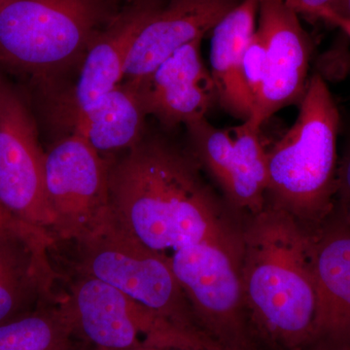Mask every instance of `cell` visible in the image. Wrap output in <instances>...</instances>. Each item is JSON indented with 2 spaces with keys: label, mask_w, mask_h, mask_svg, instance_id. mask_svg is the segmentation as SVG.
<instances>
[{
  "label": "cell",
  "mask_w": 350,
  "mask_h": 350,
  "mask_svg": "<svg viewBox=\"0 0 350 350\" xmlns=\"http://www.w3.org/2000/svg\"><path fill=\"white\" fill-rule=\"evenodd\" d=\"M109 191L115 221L151 250L243 243V232L202 179L194 157L165 138L145 135L109 163Z\"/></svg>",
  "instance_id": "obj_1"
},
{
  "label": "cell",
  "mask_w": 350,
  "mask_h": 350,
  "mask_svg": "<svg viewBox=\"0 0 350 350\" xmlns=\"http://www.w3.org/2000/svg\"><path fill=\"white\" fill-rule=\"evenodd\" d=\"M241 283L255 330L283 350H301L315 336L317 298L310 231L267 204L243 231Z\"/></svg>",
  "instance_id": "obj_2"
},
{
  "label": "cell",
  "mask_w": 350,
  "mask_h": 350,
  "mask_svg": "<svg viewBox=\"0 0 350 350\" xmlns=\"http://www.w3.org/2000/svg\"><path fill=\"white\" fill-rule=\"evenodd\" d=\"M299 108L293 126L267 154L266 202L315 228L335 206L340 159V115L319 72L310 76Z\"/></svg>",
  "instance_id": "obj_3"
},
{
  "label": "cell",
  "mask_w": 350,
  "mask_h": 350,
  "mask_svg": "<svg viewBox=\"0 0 350 350\" xmlns=\"http://www.w3.org/2000/svg\"><path fill=\"white\" fill-rule=\"evenodd\" d=\"M112 17L105 0H10L0 10V62L51 81L80 66Z\"/></svg>",
  "instance_id": "obj_4"
},
{
  "label": "cell",
  "mask_w": 350,
  "mask_h": 350,
  "mask_svg": "<svg viewBox=\"0 0 350 350\" xmlns=\"http://www.w3.org/2000/svg\"><path fill=\"white\" fill-rule=\"evenodd\" d=\"M77 246L80 273L112 285L179 328L211 340L182 290L169 255L133 238L113 215Z\"/></svg>",
  "instance_id": "obj_5"
},
{
  "label": "cell",
  "mask_w": 350,
  "mask_h": 350,
  "mask_svg": "<svg viewBox=\"0 0 350 350\" xmlns=\"http://www.w3.org/2000/svg\"><path fill=\"white\" fill-rule=\"evenodd\" d=\"M61 303L75 338H81L94 349L126 350L140 345L170 350L204 349L198 336L87 273L79 271Z\"/></svg>",
  "instance_id": "obj_6"
},
{
  "label": "cell",
  "mask_w": 350,
  "mask_h": 350,
  "mask_svg": "<svg viewBox=\"0 0 350 350\" xmlns=\"http://www.w3.org/2000/svg\"><path fill=\"white\" fill-rule=\"evenodd\" d=\"M241 245L200 243L174 251L179 284L207 336L224 350H252L241 283Z\"/></svg>",
  "instance_id": "obj_7"
},
{
  "label": "cell",
  "mask_w": 350,
  "mask_h": 350,
  "mask_svg": "<svg viewBox=\"0 0 350 350\" xmlns=\"http://www.w3.org/2000/svg\"><path fill=\"white\" fill-rule=\"evenodd\" d=\"M44 172L53 239L79 243L112 217L109 162L84 138L69 133L55 142Z\"/></svg>",
  "instance_id": "obj_8"
},
{
  "label": "cell",
  "mask_w": 350,
  "mask_h": 350,
  "mask_svg": "<svg viewBox=\"0 0 350 350\" xmlns=\"http://www.w3.org/2000/svg\"><path fill=\"white\" fill-rule=\"evenodd\" d=\"M45 152L25 103L0 88V206L51 234L53 218L45 191ZM52 236V234H51Z\"/></svg>",
  "instance_id": "obj_9"
},
{
  "label": "cell",
  "mask_w": 350,
  "mask_h": 350,
  "mask_svg": "<svg viewBox=\"0 0 350 350\" xmlns=\"http://www.w3.org/2000/svg\"><path fill=\"white\" fill-rule=\"evenodd\" d=\"M257 31L266 47V75L250 120L260 126L300 105L310 81L312 43L299 14L282 0H259Z\"/></svg>",
  "instance_id": "obj_10"
},
{
  "label": "cell",
  "mask_w": 350,
  "mask_h": 350,
  "mask_svg": "<svg viewBox=\"0 0 350 350\" xmlns=\"http://www.w3.org/2000/svg\"><path fill=\"white\" fill-rule=\"evenodd\" d=\"M202 38L186 44L148 75L130 83L147 115L167 129L204 118L218 103L211 70L202 59Z\"/></svg>",
  "instance_id": "obj_11"
},
{
  "label": "cell",
  "mask_w": 350,
  "mask_h": 350,
  "mask_svg": "<svg viewBox=\"0 0 350 350\" xmlns=\"http://www.w3.org/2000/svg\"><path fill=\"white\" fill-rule=\"evenodd\" d=\"M163 0H133L96 34L79 66L75 86L62 100L64 121L86 111L123 82L139 31Z\"/></svg>",
  "instance_id": "obj_12"
},
{
  "label": "cell",
  "mask_w": 350,
  "mask_h": 350,
  "mask_svg": "<svg viewBox=\"0 0 350 350\" xmlns=\"http://www.w3.org/2000/svg\"><path fill=\"white\" fill-rule=\"evenodd\" d=\"M243 0H170L162 2L139 31L123 82H135L196 39L204 38Z\"/></svg>",
  "instance_id": "obj_13"
},
{
  "label": "cell",
  "mask_w": 350,
  "mask_h": 350,
  "mask_svg": "<svg viewBox=\"0 0 350 350\" xmlns=\"http://www.w3.org/2000/svg\"><path fill=\"white\" fill-rule=\"evenodd\" d=\"M317 290L315 340L350 344V226L332 211L310 231Z\"/></svg>",
  "instance_id": "obj_14"
},
{
  "label": "cell",
  "mask_w": 350,
  "mask_h": 350,
  "mask_svg": "<svg viewBox=\"0 0 350 350\" xmlns=\"http://www.w3.org/2000/svg\"><path fill=\"white\" fill-rule=\"evenodd\" d=\"M51 237L0 234V325L52 301Z\"/></svg>",
  "instance_id": "obj_15"
},
{
  "label": "cell",
  "mask_w": 350,
  "mask_h": 350,
  "mask_svg": "<svg viewBox=\"0 0 350 350\" xmlns=\"http://www.w3.org/2000/svg\"><path fill=\"white\" fill-rule=\"evenodd\" d=\"M258 6L259 0H243L211 31L209 61L218 103L243 122L250 118L254 108L241 78V62L256 31Z\"/></svg>",
  "instance_id": "obj_16"
},
{
  "label": "cell",
  "mask_w": 350,
  "mask_h": 350,
  "mask_svg": "<svg viewBox=\"0 0 350 350\" xmlns=\"http://www.w3.org/2000/svg\"><path fill=\"white\" fill-rule=\"evenodd\" d=\"M135 87L122 82L86 111L66 120L69 133H75L101 156L128 151L145 137V118Z\"/></svg>",
  "instance_id": "obj_17"
},
{
  "label": "cell",
  "mask_w": 350,
  "mask_h": 350,
  "mask_svg": "<svg viewBox=\"0 0 350 350\" xmlns=\"http://www.w3.org/2000/svg\"><path fill=\"white\" fill-rule=\"evenodd\" d=\"M261 128L252 120L234 126V142L217 184L224 202L234 213L250 217L266 206L268 189V150L261 137Z\"/></svg>",
  "instance_id": "obj_18"
},
{
  "label": "cell",
  "mask_w": 350,
  "mask_h": 350,
  "mask_svg": "<svg viewBox=\"0 0 350 350\" xmlns=\"http://www.w3.org/2000/svg\"><path fill=\"white\" fill-rule=\"evenodd\" d=\"M63 304L47 301L33 312L0 325V350H77Z\"/></svg>",
  "instance_id": "obj_19"
},
{
  "label": "cell",
  "mask_w": 350,
  "mask_h": 350,
  "mask_svg": "<svg viewBox=\"0 0 350 350\" xmlns=\"http://www.w3.org/2000/svg\"><path fill=\"white\" fill-rule=\"evenodd\" d=\"M266 75V47L259 32H254L246 45L241 62V78L244 87L253 103V107L261 93ZM254 110V108H253Z\"/></svg>",
  "instance_id": "obj_20"
},
{
  "label": "cell",
  "mask_w": 350,
  "mask_h": 350,
  "mask_svg": "<svg viewBox=\"0 0 350 350\" xmlns=\"http://www.w3.org/2000/svg\"><path fill=\"white\" fill-rule=\"evenodd\" d=\"M334 213L350 226V139L338 159L337 191Z\"/></svg>",
  "instance_id": "obj_21"
},
{
  "label": "cell",
  "mask_w": 350,
  "mask_h": 350,
  "mask_svg": "<svg viewBox=\"0 0 350 350\" xmlns=\"http://www.w3.org/2000/svg\"><path fill=\"white\" fill-rule=\"evenodd\" d=\"M0 234H17L29 237H51L38 228L25 224L0 206Z\"/></svg>",
  "instance_id": "obj_22"
},
{
  "label": "cell",
  "mask_w": 350,
  "mask_h": 350,
  "mask_svg": "<svg viewBox=\"0 0 350 350\" xmlns=\"http://www.w3.org/2000/svg\"><path fill=\"white\" fill-rule=\"evenodd\" d=\"M288 6L300 15L317 19L320 13L329 10L335 5L338 0H282Z\"/></svg>",
  "instance_id": "obj_23"
},
{
  "label": "cell",
  "mask_w": 350,
  "mask_h": 350,
  "mask_svg": "<svg viewBox=\"0 0 350 350\" xmlns=\"http://www.w3.org/2000/svg\"><path fill=\"white\" fill-rule=\"evenodd\" d=\"M317 19L324 21V22L338 27L342 32L345 38H349L350 40V20L340 17V16L336 15V14L332 13L331 11L328 10L322 11Z\"/></svg>",
  "instance_id": "obj_24"
},
{
  "label": "cell",
  "mask_w": 350,
  "mask_h": 350,
  "mask_svg": "<svg viewBox=\"0 0 350 350\" xmlns=\"http://www.w3.org/2000/svg\"><path fill=\"white\" fill-rule=\"evenodd\" d=\"M301 350H350V344L328 340H315Z\"/></svg>",
  "instance_id": "obj_25"
},
{
  "label": "cell",
  "mask_w": 350,
  "mask_h": 350,
  "mask_svg": "<svg viewBox=\"0 0 350 350\" xmlns=\"http://www.w3.org/2000/svg\"><path fill=\"white\" fill-rule=\"evenodd\" d=\"M328 11L345 19L350 20V0H338L335 5Z\"/></svg>",
  "instance_id": "obj_26"
},
{
  "label": "cell",
  "mask_w": 350,
  "mask_h": 350,
  "mask_svg": "<svg viewBox=\"0 0 350 350\" xmlns=\"http://www.w3.org/2000/svg\"><path fill=\"white\" fill-rule=\"evenodd\" d=\"M81 350H103V349H94V347H89V349H81ZM126 350H170V349H159V347H148V345H140V347H133V349H126Z\"/></svg>",
  "instance_id": "obj_27"
},
{
  "label": "cell",
  "mask_w": 350,
  "mask_h": 350,
  "mask_svg": "<svg viewBox=\"0 0 350 350\" xmlns=\"http://www.w3.org/2000/svg\"><path fill=\"white\" fill-rule=\"evenodd\" d=\"M9 1H10V0H0V10H1L2 7L5 5L6 3H8Z\"/></svg>",
  "instance_id": "obj_28"
},
{
  "label": "cell",
  "mask_w": 350,
  "mask_h": 350,
  "mask_svg": "<svg viewBox=\"0 0 350 350\" xmlns=\"http://www.w3.org/2000/svg\"><path fill=\"white\" fill-rule=\"evenodd\" d=\"M349 70H350V63H349Z\"/></svg>",
  "instance_id": "obj_29"
},
{
  "label": "cell",
  "mask_w": 350,
  "mask_h": 350,
  "mask_svg": "<svg viewBox=\"0 0 350 350\" xmlns=\"http://www.w3.org/2000/svg\"><path fill=\"white\" fill-rule=\"evenodd\" d=\"M0 88H1V85H0Z\"/></svg>",
  "instance_id": "obj_30"
}]
</instances>
